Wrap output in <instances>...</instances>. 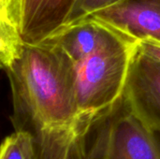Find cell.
I'll list each match as a JSON object with an SVG mask.
<instances>
[{
	"instance_id": "obj_1",
	"label": "cell",
	"mask_w": 160,
	"mask_h": 159,
	"mask_svg": "<svg viewBox=\"0 0 160 159\" xmlns=\"http://www.w3.org/2000/svg\"><path fill=\"white\" fill-rule=\"evenodd\" d=\"M12 97L14 130L30 133L40 159H75L83 127L77 100V67L57 44L24 43L1 65Z\"/></svg>"
},
{
	"instance_id": "obj_2",
	"label": "cell",
	"mask_w": 160,
	"mask_h": 159,
	"mask_svg": "<svg viewBox=\"0 0 160 159\" xmlns=\"http://www.w3.org/2000/svg\"><path fill=\"white\" fill-rule=\"evenodd\" d=\"M136 52L137 42L113 30L98 48L76 64L81 121L92 124L123 97Z\"/></svg>"
},
{
	"instance_id": "obj_3",
	"label": "cell",
	"mask_w": 160,
	"mask_h": 159,
	"mask_svg": "<svg viewBox=\"0 0 160 159\" xmlns=\"http://www.w3.org/2000/svg\"><path fill=\"white\" fill-rule=\"evenodd\" d=\"M75 159H160V143L123 95L91 124Z\"/></svg>"
},
{
	"instance_id": "obj_4",
	"label": "cell",
	"mask_w": 160,
	"mask_h": 159,
	"mask_svg": "<svg viewBox=\"0 0 160 159\" xmlns=\"http://www.w3.org/2000/svg\"><path fill=\"white\" fill-rule=\"evenodd\" d=\"M124 96L132 112L149 128L160 133V62L137 50Z\"/></svg>"
},
{
	"instance_id": "obj_5",
	"label": "cell",
	"mask_w": 160,
	"mask_h": 159,
	"mask_svg": "<svg viewBox=\"0 0 160 159\" xmlns=\"http://www.w3.org/2000/svg\"><path fill=\"white\" fill-rule=\"evenodd\" d=\"M88 18L106 24L132 41L160 43V0H121Z\"/></svg>"
},
{
	"instance_id": "obj_6",
	"label": "cell",
	"mask_w": 160,
	"mask_h": 159,
	"mask_svg": "<svg viewBox=\"0 0 160 159\" xmlns=\"http://www.w3.org/2000/svg\"><path fill=\"white\" fill-rule=\"evenodd\" d=\"M75 0H20V36L24 43H40L68 22Z\"/></svg>"
},
{
	"instance_id": "obj_7",
	"label": "cell",
	"mask_w": 160,
	"mask_h": 159,
	"mask_svg": "<svg viewBox=\"0 0 160 159\" xmlns=\"http://www.w3.org/2000/svg\"><path fill=\"white\" fill-rule=\"evenodd\" d=\"M112 31L106 24L87 18L65 27L46 40L59 45L78 64L98 48Z\"/></svg>"
},
{
	"instance_id": "obj_8",
	"label": "cell",
	"mask_w": 160,
	"mask_h": 159,
	"mask_svg": "<svg viewBox=\"0 0 160 159\" xmlns=\"http://www.w3.org/2000/svg\"><path fill=\"white\" fill-rule=\"evenodd\" d=\"M0 159H40L33 136L26 131L14 130L1 145Z\"/></svg>"
},
{
	"instance_id": "obj_9",
	"label": "cell",
	"mask_w": 160,
	"mask_h": 159,
	"mask_svg": "<svg viewBox=\"0 0 160 159\" xmlns=\"http://www.w3.org/2000/svg\"><path fill=\"white\" fill-rule=\"evenodd\" d=\"M0 34L6 37L20 36V0H0Z\"/></svg>"
},
{
	"instance_id": "obj_10",
	"label": "cell",
	"mask_w": 160,
	"mask_h": 159,
	"mask_svg": "<svg viewBox=\"0 0 160 159\" xmlns=\"http://www.w3.org/2000/svg\"><path fill=\"white\" fill-rule=\"evenodd\" d=\"M119 1L121 0H75L65 27L82 21L92 14L107 8Z\"/></svg>"
},
{
	"instance_id": "obj_11",
	"label": "cell",
	"mask_w": 160,
	"mask_h": 159,
	"mask_svg": "<svg viewBox=\"0 0 160 159\" xmlns=\"http://www.w3.org/2000/svg\"><path fill=\"white\" fill-rule=\"evenodd\" d=\"M137 50L160 62V43L153 40H140L137 41Z\"/></svg>"
}]
</instances>
